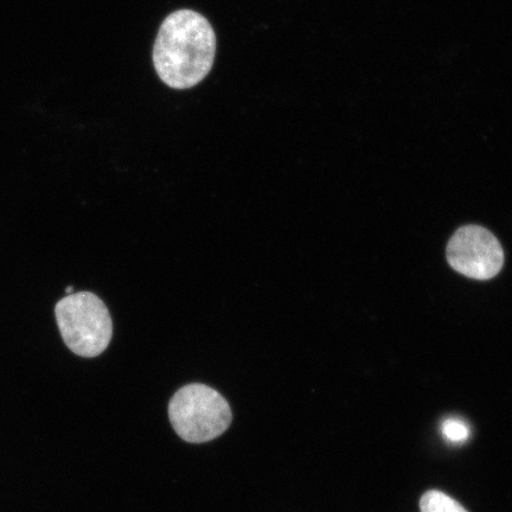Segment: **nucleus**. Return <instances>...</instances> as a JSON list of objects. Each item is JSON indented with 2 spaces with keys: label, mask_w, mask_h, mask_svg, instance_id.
I'll use <instances>...</instances> for the list:
<instances>
[{
  "label": "nucleus",
  "mask_w": 512,
  "mask_h": 512,
  "mask_svg": "<svg viewBox=\"0 0 512 512\" xmlns=\"http://www.w3.org/2000/svg\"><path fill=\"white\" fill-rule=\"evenodd\" d=\"M421 512H467L453 498L440 491H428L421 497Z\"/></svg>",
  "instance_id": "nucleus-5"
},
{
  "label": "nucleus",
  "mask_w": 512,
  "mask_h": 512,
  "mask_svg": "<svg viewBox=\"0 0 512 512\" xmlns=\"http://www.w3.org/2000/svg\"><path fill=\"white\" fill-rule=\"evenodd\" d=\"M64 343L74 354L92 358L110 345L113 323L104 302L91 292L69 294L55 307Z\"/></svg>",
  "instance_id": "nucleus-3"
},
{
  "label": "nucleus",
  "mask_w": 512,
  "mask_h": 512,
  "mask_svg": "<svg viewBox=\"0 0 512 512\" xmlns=\"http://www.w3.org/2000/svg\"><path fill=\"white\" fill-rule=\"evenodd\" d=\"M169 416L179 437L191 444L208 443L220 437L233 420L227 400L201 383L178 390L170 401Z\"/></svg>",
  "instance_id": "nucleus-2"
},
{
  "label": "nucleus",
  "mask_w": 512,
  "mask_h": 512,
  "mask_svg": "<svg viewBox=\"0 0 512 512\" xmlns=\"http://www.w3.org/2000/svg\"><path fill=\"white\" fill-rule=\"evenodd\" d=\"M447 260L453 270L476 280H489L501 272L504 253L501 243L488 229L466 226L448 242Z\"/></svg>",
  "instance_id": "nucleus-4"
},
{
  "label": "nucleus",
  "mask_w": 512,
  "mask_h": 512,
  "mask_svg": "<svg viewBox=\"0 0 512 512\" xmlns=\"http://www.w3.org/2000/svg\"><path fill=\"white\" fill-rule=\"evenodd\" d=\"M441 430H443L444 437L453 444L464 443L470 437L469 426L459 419L445 420Z\"/></svg>",
  "instance_id": "nucleus-6"
},
{
  "label": "nucleus",
  "mask_w": 512,
  "mask_h": 512,
  "mask_svg": "<svg viewBox=\"0 0 512 512\" xmlns=\"http://www.w3.org/2000/svg\"><path fill=\"white\" fill-rule=\"evenodd\" d=\"M216 36L208 19L192 10H178L160 27L153 63L165 85L174 89L195 87L213 68Z\"/></svg>",
  "instance_id": "nucleus-1"
},
{
  "label": "nucleus",
  "mask_w": 512,
  "mask_h": 512,
  "mask_svg": "<svg viewBox=\"0 0 512 512\" xmlns=\"http://www.w3.org/2000/svg\"><path fill=\"white\" fill-rule=\"evenodd\" d=\"M73 291H74V288L72 286H69L66 288V292H67L68 296H69V294H73Z\"/></svg>",
  "instance_id": "nucleus-7"
}]
</instances>
